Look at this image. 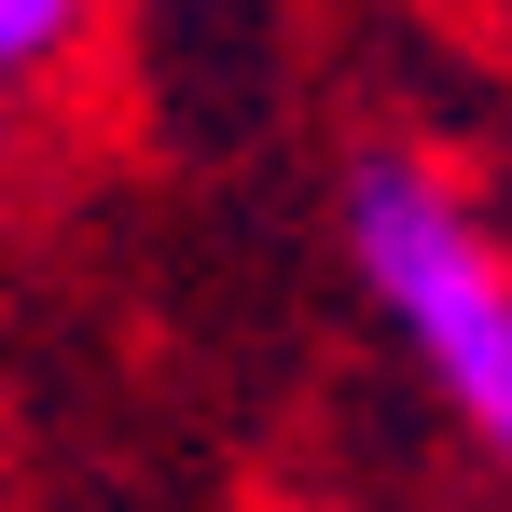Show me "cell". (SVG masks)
Listing matches in <instances>:
<instances>
[{
  "mask_svg": "<svg viewBox=\"0 0 512 512\" xmlns=\"http://www.w3.org/2000/svg\"><path fill=\"white\" fill-rule=\"evenodd\" d=\"M84 14H97V0H0V97H28L42 70H70Z\"/></svg>",
  "mask_w": 512,
  "mask_h": 512,
  "instance_id": "7a4b0ae2",
  "label": "cell"
},
{
  "mask_svg": "<svg viewBox=\"0 0 512 512\" xmlns=\"http://www.w3.org/2000/svg\"><path fill=\"white\" fill-rule=\"evenodd\" d=\"M346 250L374 277L388 333L416 346V374L457 402V429L512 471V263L457 208V180H429L416 153H374L346 180Z\"/></svg>",
  "mask_w": 512,
  "mask_h": 512,
  "instance_id": "6da1fadb",
  "label": "cell"
}]
</instances>
